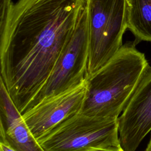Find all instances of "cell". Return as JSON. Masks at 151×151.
<instances>
[{
  "label": "cell",
  "instance_id": "1",
  "mask_svg": "<svg viewBox=\"0 0 151 151\" xmlns=\"http://www.w3.org/2000/svg\"><path fill=\"white\" fill-rule=\"evenodd\" d=\"M87 0H18L0 35L1 77L23 114L71 39Z\"/></svg>",
  "mask_w": 151,
  "mask_h": 151
},
{
  "label": "cell",
  "instance_id": "2",
  "mask_svg": "<svg viewBox=\"0 0 151 151\" xmlns=\"http://www.w3.org/2000/svg\"><path fill=\"white\" fill-rule=\"evenodd\" d=\"M135 45L123 44L106 64L86 78L81 113L118 119L148 64Z\"/></svg>",
  "mask_w": 151,
  "mask_h": 151
},
{
  "label": "cell",
  "instance_id": "3",
  "mask_svg": "<svg viewBox=\"0 0 151 151\" xmlns=\"http://www.w3.org/2000/svg\"><path fill=\"white\" fill-rule=\"evenodd\" d=\"M89 37L86 78L119 50L127 29V0H87Z\"/></svg>",
  "mask_w": 151,
  "mask_h": 151
},
{
  "label": "cell",
  "instance_id": "4",
  "mask_svg": "<svg viewBox=\"0 0 151 151\" xmlns=\"http://www.w3.org/2000/svg\"><path fill=\"white\" fill-rule=\"evenodd\" d=\"M45 151H88L120 145L118 119L79 112L38 140Z\"/></svg>",
  "mask_w": 151,
  "mask_h": 151
},
{
  "label": "cell",
  "instance_id": "5",
  "mask_svg": "<svg viewBox=\"0 0 151 151\" xmlns=\"http://www.w3.org/2000/svg\"><path fill=\"white\" fill-rule=\"evenodd\" d=\"M89 37L86 6L76 29L57 59L46 82L29 103L23 114L44 100L78 86L86 80Z\"/></svg>",
  "mask_w": 151,
  "mask_h": 151
},
{
  "label": "cell",
  "instance_id": "6",
  "mask_svg": "<svg viewBox=\"0 0 151 151\" xmlns=\"http://www.w3.org/2000/svg\"><path fill=\"white\" fill-rule=\"evenodd\" d=\"M151 130V66L149 63L122 114L118 117L120 145L124 151H136Z\"/></svg>",
  "mask_w": 151,
  "mask_h": 151
},
{
  "label": "cell",
  "instance_id": "7",
  "mask_svg": "<svg viewBox=\"0 0 151 151\" xmlns=\"http://www.w3.org/2000/svg\"><path fill=\"white\" fill-rule=\"evenodd\" d=\"M86 81L77 87L47 99L22 115L38 140L71 116L81 111Z\"/></svg>",
  "mask_w": 151,
  "mask_h": 151
},
{
  "label": "cell",
  "instance_id": "8",
  "mask_svg": "<svg viewBox=\"0 0 151 151\" xmlns=\"http://www.w3.org/2000/svg\"><path fill=\"white\" fill-rule=\"evenodd\" d=\"M0 142L15 151H45L31 132L1 78Z\"/></svg>",
  "mask_w": 151,
  "mask_h": 151
},
{
  "label": "cell",
  "instance_id": "9",
  "mask_svg": "<svg viewBox=\"0 0 151 151\" xmlns=\"http://www.w3.org/2000/svg\"><path fill=\"white\" fill-rule=\"evenodd\" d=\"M127 25L135 37V44L151 42V0H127Z\"/></svg>",
  "mask_w": 151,
  "mask_h": 151
},
{
  "label": "cell",
  "instance_id": "10",
  "mask_svg": "<svg viewBox=\"0 0 151 151\" xmlns=\"http://www.w3.org/2000/svg\"><path fill=\"white\" fill-rule=\"evenodd\" d=\"M12 5V0H0V35L6 27Z\"/></svg>",
  "mask_w": 151,
  "mask_h": 151
},
{
  "label": "cell",
  "instance_id": "11",
  "mask_svg": "<svg viewBox=\"0 0 151 151\" xmlns=\"http://www.w3.org/2000/svg\"><path fill=\"white\" fill-rule=\"evenodd\" d=\"M88 151H124L121 145H118L116 146H110L107 147H101V148H95L89 150Z\"/></svg>",
  "mask_w": 151,
  "mask_h": 151
},
{
  "label": "cell",
  "instance_id": "12",
  "mask_svg": "<svg viewBox=\"0 0 151 151\" xmlns=\"http://www.w3.org/2000/svg\"><path fill=\"white\" fill-rule=\"evenodd\" d=\"M0 151H15L5 143L0 142Z\"/></svg>",
  "mask_w": 151,
  "mask_h": 151
},
{
  "label": "cell",
  "instance_id": "13",
  "mask_svg": "<svg viewBox=\"0 0 151 151\" xmlns=\"http://www.w3.org/2000/svg\"><path fill=\"white\" fill-rule=\"evenodd\" d=\"M144 151H151V136H150L149 142L147 145V147Z\"/></svg>",
  "mask_w": 151,
  "mask_h": 151
}]
</instances>
